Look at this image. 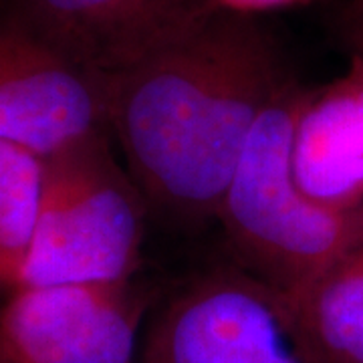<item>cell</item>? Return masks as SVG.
Instances as JSON below:
<instances>
[{
  "mask_svg": "<svg viewBox=\"0 0 363 363\" xmlns=\"http://www.w3.org/2000/svg\"><path fill=\"white\" fill-rule=\"evenodd\" d=\"M283 301L315 363H363V238Z\"/></svg>",
  "mask_w": 363,
  "mask_h": 363,
  "instance_id": "cell-9",
  "label": "cell"
},
{
  "mask_svg": "<svg viewBox=\"0 0 363 363\" xmlns=\"http://www.w3.org/2000/svg\"><path fill=\"white\" fill-rule=\"evenodd\" d=\"M59 47L101 77L128 67L176 35L204 0H13Z\"/></svg>",
  "mask_w": 363,
  "mask_h": 363,
  "instance_id": "cell-7",
  "label": "cell"
},
{
  "mask_svg": "<svg viewBox=\"0 0 363 363\" xmlns=\"http://www.w3.org/2000/svg\"><path fill=\"white\" fill-rule=\"evenodd\" d=\"M43 180L45 157L0 140V298L23 283Z\"/></svg>",
  "mask_w": 363,
  "mask_h": 363,
  "instance_id": "cell-10",
  "label": "cell"
},
{
  "mask_svg": "<svg viewBox=\"0 0 363 363\" xmlns=\"http://www.w3.org/2000/svg\"><path fill=\"white\" fill-rule=\"evenodd\" d=\"M298 186L327 206H363V61L321 89H307L293 131Z\"/></svg>",
  "mask_w": 363,
  "mask_h": 363,
  "instance_id": "cell-8",
  "label": "cell"
},
{
  "mask_svg": "<svg viewBox=\"0 0 363 363\" xmlns=\"http://www.w3.org/2000/svg\"><path fill=\"white\" fill-rule=\"evenodd\" d=\"M104 131V77L0 0V140L47 160Z\"/></svg>",
  "mask_w": 363,
  "mask_h": 363,
  "instance_id": "cell-5",
  "label": "cell"
},
{
  "mask_svg": "<svg viewBox=\"0 0 363 363\" xmlns=\"http://www.w3.org/2000/svg\"><path fill=\"white\" fill-rule=\"evenodd\" d=\"M345 13H363V0H350Z\"/></svg>",
  "mask_w": 363,
  "mask_h": 363,
  "instance_id": "cell-13",
  "label": "cell"
},
{
  "mask_svg": "<svg viewBox=\"0 0 363 363\" xmlns=\"http://www.w3.org/2000/svg\"><path fill=\"white\" fill-rule=\"evenodd\" d=\"M295 81L260 16L208 4L104 75L107 131L143 198L184 218H210L260 116Z\"/></svg>",
  "mask_w": 363,
  "mask_h": 363,
  "instance_id": "cell-1",
  "label": "cell"
},
{
  "mask_svg": "<svg viewBox=\"0 0 363 363\" xmlns=\"http://www.w3.org/2000/svg\"><path fill=\"white\" fill-rule=\"evenodd\" d=\"M307 89L291 83L248 138L218 218L245 269L283 298L297 295L363 238V206H327L293 169V131Z\"/></svg>",
  "mask_w": 363,
  "mask_h": 363,
  "instance_id": "cell-2",
  "label": "cell"
},
{
  "mask_svg": "<svg viewBox=\"0 0 363 363\" xmlns=\"http://www.w3.org/2000/svg\"><path fill=\"white\" fill-rule=\"evenodd\" d=\"M204 2L216 6V9H222V11L260 16V14L271 13V11H283V9L309 4L313 0H204Z\"/></svg>",
  "mask_w": 363,
  "mask_h": 363,
  "instance_id": "cell-11",
  "label": "cell"
},
{
  "mask_svg": "<svg viewBox=\"0 0 363 363\" xmlns=\"http://www.w3.org/2000/svg\"><path fill=\"white\" fill-rule=\"evenodd\" d=\"M107 133L45 160L39 218L23 285H123L138 269L143 194Z\"/></svg>",
  "mask_w": 363,
  "mask_h": 363,
  "instance_id": "cell-3",
  "label": "cell"
},
{
  "mask_svg": "<svg viewBox=\"0 0 363 363\" xmlns=\"http://www.w3.org/2000/svg\"><path fill=\"white\" fill-rule=\"evenodd\" d=\"M341 26L347 55L363 61V13H343Z\"/></svg>",
  "mask_w": 363,
  "mask_h": 363,
  "instance_id": "cell-12",
  "label": "cell"
},
{
  "mask_svg": "<svg viewBox=\"0 0 363 363\" xmlns=\"http://www.w3.org/2000/svg\"><path fill=\"white\" fill-rule=\"evenodd\" d=\"M145 325L131 283L16 286L0 298V363H140Z\"/></svg>",
  "mask_w": 363,
  "mask_h": 363,
  "instance_id": "cell-6",
  "label": "cell"
},
{
  "mask_svg": "<svg viewBox=\"0 0 363 363\" xmlns=\"http://www.w3.org/2000/svg\"><path fill=\"white\" fill-rule=\"evenodd\" d=\"M140 363H315L285 301L245 271L184 286L145 325Z\"/></svg>",
  "mask_w": 363,
  "mask_h": 363,
  "instance_id": "cell-4",
  "label": "cell"
}]
</instances>
